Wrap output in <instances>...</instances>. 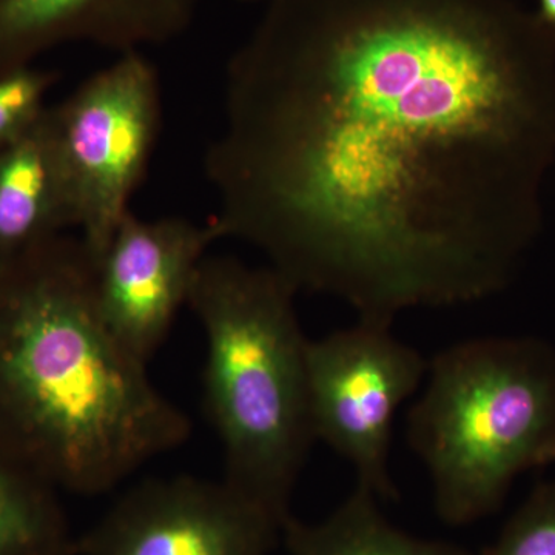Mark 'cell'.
<instances>
[{
    "label": "cell",
    "instance_id": "cell-1",
    "mask_svg": "<svg viewBox=\"0 0 555 555\" xmlns=\"http://www.w3.org/2000/svg\"><path fill=\"white\" fill-rule=\"evenodd\" d=\"M204 166L219 238L392 326L505 291L543 225L555 30L517 0H268Z\"/></svg>",
    "mask_w": 555,
    "mask_h": 555
},
{
    "label": "cell",
    "instance_id": "cell-15",
    "mask_svg": "<svg viewBox=\"0 0 555 555\" xmlns=\"http://www.w3.org/2000/svg\"><path fill=\"white\" fill-rule=\"evenodd\" d=\"M537 14H539L540 20L555 30V0H539Z\"/></svg>",
    "mask_w": 555,
    "mask_h": 555
},
{
    "label": "cell",
    "instance_id": "cell-8",
    "mask_svg": "<svg viewBox=\"0 0 555 555\" xmlns=\"http://www.w3.org/2000/svg\"><path fill=\"white\" fill-rule=\"evenodd\" d=\"M219 240L214 222L131 211L122 219L96 262V299L105 324L130 352L147 363L158 352Z\"/></svg>",
    "mask_w": 555,
    "mask_h": 555
},
{
    "label": "cell",
    "instance_id": "cell-14",
    "mask_svg": "<svg viewBox=\"0 0 555 555\" xmlns=\"http://www.w3.org/2000/svg\"><path fill=\"white\" fill-rule=\"evenodd\" d=\"M49 69H17L0 78V149L20 139L46 112V98L53 87Z\"/></svg>",
    "mask_w": 555,
    "mask_h": 555
},
{
    "label": "cell",
    "instance_id": "cell-9",
    "mask_svg": "<svg viewBox=\"0 0 555 555\" xmlns=\"http://www.w3.org/2000/svg\"><path fill=\"white\" fill-rule=\"evenodd\" d=\"M199 0H0V78L72 42L130 53L170 42Z\"/></svg>",
    "mask_w": 555,
    "mask_h": 555
},
{
    "label": "cell",
    "instance_id": "cell-12",
    "mask_svg": "<svg viewBox=\"0 0 555 555\" xmlns=\"http://www.w3.org/2000/svg\"><path fill=\"white\" fill-rule=\"evenodd\" d=\"M60 491L0 452V555H76Z\"/></svg>",
    "mask_w": 555,
    "mask_h": 555
},
{
    "label": "cell",
    "instance_id": "cell-5",
    "mask_svg": "<svg viewBox=\"0 0 555 555\" xmlns=\"http://www.w3.org/2000/svg\"><path fill=\"white\" fill-rule=\"evenodd\" d=\"M49 109L80 240L98 262L130 214L155 149L163 113L158 73L141 51L120 54Z\"/></svg>",
    "mask_w": 555,
    "mask_h": 555
},
{
    "label": "cell",
    "instance_id": "cell-2",
    "mask_svg": "<svg viewBox=\"0 0 555 555\" xmlns=\"http://www.w3.org/2000/svg\"><path fill=\"white\" fill-rule=\"evenodd\" d=\"M190 433L147 361L105 324L80 236L0 259V452L56 491L96 496Z\"/></svg>",
    "mask_w": 555,
    "mask_h": 555
},
{
    "label": "cell",
    "instance_id": "cell-3",
    "mask_svg": "<svg viewBox=\"0 0 555 555\" xmlns=\"http://www.w3.org/2000/svg\"><path fill=\"white\" fill-rule=\"evenodd\" d=\"M297 294L270 266L208 255L188 301L206 338L204 404L224 455L222 480L283 526L317 441Z\"/></svg>",
    "mask_w": 555,
    "mask_h": 555
},
{
    "label": "cell",
    "instance_id": "cell-16",
    "mask_svg": "<svg viewBox=\"0 0 555 555\" xmlns=\"http://www.w3.org/2000/svg\"><path fill=\"white\" fill-rule=\"evenodd\" d=\"M551 463H555V440L540 455L539 467L551 465Z\"/></svg>",
    "mask_w": 555,
    "mask_h": 555
},
{
    "label": "cell",
    "instance_id": "cell-11",
    "mask_svg": "<svg viewBox=\"0 0 555 555\" xmlns=\"http://www.w3.org/2000/svg\"><path fill=\"white\" fill-rule=\"evenodd\" d=\"M281 537L291 555H469L396 528L379 511L377 496L361 486L324 520L308 524L292 516Z\"/></svg>",
    "mask_w": 555,
    "mask_h": 555
},
{
    "label": "cell",
    "instance_id": "cell-7",
    "mask_svg": "<svg viewBox=\"0 0 555 555\" xmlns=\"http://www.w3.org/2000/svg\"><path fill=\"white\" fill-rule=\"evenodd\" d=\"M281 531L222 478H150L113 503L76 542V555H268Z\"/></svg>",
    "mask_w": 555,
    "mask_h": 555
},
{
    "label": "cell",
    "instance_id": "cell-10",
    "mask_svg": "<svg viewBox=\"0 0 555 555\" xmlns=\"http://www.w3.org/2000/svg\"><path fill=\"white\" fill-rule=\"evenodd\" d=\"M78 229L75 198L46 108L30 130L0 149V259Z\"/></svg>",
    "mask_w": 555,
    "mask_h": 555
},
{
    "label": "cell",
    "instance_id": "cell-13",
    "mask_svg": "<svg viewBox=\"0 0 555 555\" xmlns=\"http://www.w3.org/2000/svg\"><path fill=\"white\" fill-rule=\"evenodd\" d=\"M486 555H555V480L532 489Z\"/></svg>",
    "mask_w": 555,
    "mask_h": 555
},
{
    "label": "cell",
    "instance_id": "cell-4",
    "mask_svg": "<svg viewBox=\"0 0 555 555\" xmlns=\"http://www.w3.org/2000/svg\"><path fill=\"white\" fill-rule=\"evenodd\" d=\"M425 383L408 415L409 447L441 520L474 524L555 440V349L535 337L467 339L427 363Z\"/></svg>",
    "mask_w": 555,
    "mask_h": 555
},
{
    "label": "cell",
    "instance_id": "cell-6",
    "mask_svg": "<svg viewBox=\"0 0 555 555\" xmlns=\"http://www.w3.org/2000/svg\"><path fill=\"white\" fill-rule=\"evenodd\" d=\"M310 422L317 441L345 459L357 486L393 500L389 474L393 422L425 383V357L398 339L392 326L357 321L352 327L309 339Z\"/></svg>",
    "mask_w": 555,
    "mask_h": 555
}]
</instances>
